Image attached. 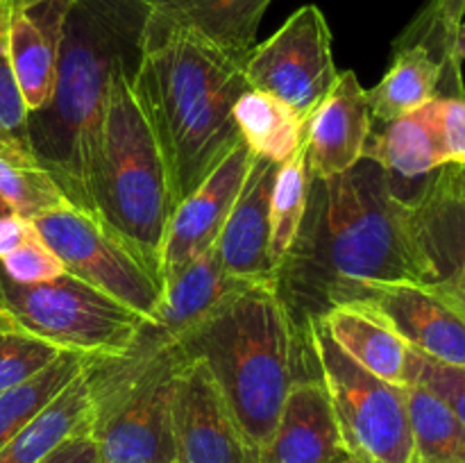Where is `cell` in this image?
<instances>
[{
  "instance_id": "obj_1",
  "label": "cell",
  "mask_w": 465,
  "mask_h": 463,
  "mask_svg": "<svg viewBox=\"0 0 465 463\" xmlns=\"http://www.w3.org/2000/svg\"><path fill=\"white\" fill-rule=\"evenodd\" d=\"M411 200L372 159L330 177H312L307 213L275 271V286L304 343L309 320L361 300L381 284H422ZM307 345V343H304Z\"/></svg>"
},
{
  "instance_id": "obj_2",
  "label": "cell",
  "mask_w": 465,
  "mask_h": 463,
  "mask_svg": "<svg viewBox=\"0 0 465 463\" xmlns=\"http://www.w3.org/2000/svg\"><path fill=\"white\" fill-rule=\"evenodd\" d=\"M150 0H73L50 103L27 116V141L73 207L95 216L94 171L112 77L139 66Z\"/></svg>"
},
{
  "instance_id": "obj_3",
  "label": "cell",
  "mask_w": 465,
  "mask_h": 463,
  "mask_svg": "<svg viewBox=\"0 0 465 463\" xmlns=\"http://www.w3.org/2000/svg\"><path fill=\"white\" fill-rule=\"evenodd\" d=\"M132 80L166 157L177 204L241 141L234 104L250 89L243 64L191 32L145 23Z\"/></svg>"
},
{
  "instance_id": "obj_4",
  "label": "cell",
  "mask_w": 465,
  "mask_h": 463,
  "mask_svg": "<svg viewBox=\"0 0 465 463\" xmlns=\"http://www.w3.org/2000/svg\"><path fill=\"white\" fill-rule=\"evenodd\" d=\"M186 361H200L216 381L241 431L262 448L275 429L298 359V339L275 280L257 281L213 309L177 343Z\"/></svg>"
},
{
  "instance_id": "obj_5",
  "label": "cell",
  "mask_w": 465,
  "mask_h": 463,
  "mask_svg": "<svg viewBox=\"0 0 465 463\" xmlns=\"http://www.w3.org/2000/svg\"><path fill=\"white\" fill-rule=\"evenodd\" d=\"M134 71L136 66H121L112 77L95 157L94 207L95 218L162 272V245L175 198L166 157L134 89Z\"/></svg>"
},
{
  "instance_id": "obj_6",
  "label": "cell",
  "mask_w": 465,
  "mask_h": 463,
  "mask_svg": "<svg viewBox=\"0 0 465 463\" xmlns=\"http://www.w3.org/2000/svg\"><path fill=\"white\" fill-rule=\"evenodd\" d=\"M257 281H245L223 268L216 250L191 261L163 284L157 313L141 322L121 354L84 359L94 425L114 411L141 381L180 352L177 343L227 298ZM91 425V427H94Z\"/></svg>"
},
{
  "instance_id": "obj_7",
  "label": "cell",
  "mask_w": 465,
  "mask_h": 463,
  "mask_svg": "<svg viewBox=\"0 0 465 463\" xmlns=\"http://www.w3.org/2000/svg\"><path fill=\"white\" fill-rule=\"evenodd\" d=\"M304 343L321 375L345 449L368 463H413L407 390L368 372L336 345L321 318L309 320Z\"/></svg>"
},
{
  "instance_id": "obj_8",
  "label": "cell",
  "mask_w": 465,
  "mask_h": 463,
  "mask_svg": "<svg viewBox=\"0 0 465 463\" xmlns=\"http://www.w3.org/2000/svg\"><path fill=\"white\" fill-rule=\"evenodd\" d=\"M0 309L32 334L84 357L121 354L148 320L66 271L39 284H18L0 268Z\"/></svg>"
},
{
  "instance_id": "obj_9",
  "label": "cell",
  "mask_w": 465,
  "mask_h": 463,
  "mask_svg": "<svg viewBox=\"0 0 465 463\" xmlns=\"http://www.w3.org/2000/svg\"><path fill=\"white\" fill-rule=\"evenodd\" d=\"M44 243L57 254L64 271L153 318L163 300V277L130 241L100 218L66 204L32 218Z\"/></svg>"
},
{
  "instance_id": "obj_10",
  "label": "cell",
  "mask_w": 465,
  "mask_h": 463,
  "mask_svg": "<svg viewBox=\"0 0 465 463\" xmlns=\"http://www.w3.org/2000/svg\"><path fill=\"white\" fill-rule=\"evenodd\" d=\"M243 73L250 89L275 95L307 118L339 77L325 14L316 5L300 7L271 39L254 45Z\"/></svg>"
},
{
  "instance_id": "obj_11",
  "label": "cell",
  "mask_w": 465,
  "mask_h": 463,
  "mask_svg": "<svg viewBox=\"0 0 465 463\" xmlns=\"http://www.w3.org/2000/svg\"><path fill=\"white\" fill-rule=\"evenodd\" d=\"M184 363L177 352L91 427L103 463H175L173 393Z\"/></svg>"
},
{
  "instance_id": "obj_12",
  "label": "cell",
  "mask_w": 465,
  "mask_h": 463,
  "mask_svg": "<svg viewBox=\"0 0 465 463\" xmlns=\"http://www.w3.org/2000/svg\"><path fill=\"white\" fill-rule=\"evenodd\" d=\"M175 463H259L216 381L200 361L180 368L173 393Z\"/></svg>"
},
{
  "instance_id": "obj_13",
  "label": "cell",
  "mask_w": 465,
  "mask_h": 463,
  "mask_svg": "<svg viewBox=\"0 0 465 463\" xmlns=\"http://www.w3.org/2000/svg\"><path fill=\"white\" fill-rule=\"evenodd\" d=\"M411 200L422 284L465 316V198L452 163L439 168Z\"/></svg>"
},
{
  "instance_id": "obj_14",
  "label": "cell",
  "mask_w": 465,
  "mask_h": 463,
  "mask_svg": "<svg viewBox=\"0 0 465 463\" xmlns=\"http://www.w3.org/2000/svg\"><path fill=\"white\" fill-rule=\"evenodd\" d=\"M252 157V150L239 141L225 159L175 204L162 245L163 284L191 261L212 252L243 189Z\"/></svg>"
},
{
  "instance_id": "obj_15",
  "label": "cell",
  "mask_w": 465,
  "mask_h": 463,
  "mask_svg": "<svg viewBox=\"0 0 465 463\" xmlns=\"http://www.w3.org/2000/svg\"><path fill=\"white\" fill-rule=\"evenodd\" d=\"M352 304L375 313L416 352L465 366V316L425 284H381Z\"/></svg>"
},
{
  "instance_id": "obj_16",
  "label": "cell",
  "mask_w": 465,
  "mask_h": 463,
  "mask_svg": "<svg viewBox=\"0 0 465 463\" xmlns=\"http://www.w3.org/2000/svg\"><path fill=\"white\" fill-rule=\"evenodd\" d=\"M372 132V113L366 89L357 73H339L325 98L304 118L302 148L316 180H330L363 159Z\"/></svg>"
},
{
  "instance_id": "obj_17",
  "label": "cell",
  "mask_w": 465,
  "mask_h": 463,
  "mask_svg": "<svg viewBox=\"0 0 465 463\" xmlns=\"http://www.w3.org/2000/svg\"><path fill=\"white\" fill-rule=\"evenodd\" d=\"M343 449L339 420L321 375H300L291 384L275 429L259 448V463H327Z\"/></svg>"
},
{
  "instance_id": "obj_18",
  "label": "cell",
  "mask_w": 465,
  "mask_h": 463,
  "mask_svg": "<svg viewBox=\"0 0 465 463\" xmlns=\"http://www.w3.org/2000/svg\"><path fill=\"white\" fill-rule=\"evenodd\" d=\"M73 0H12L9 50L27 112L50 103L57 80L64 25Z\"/></svg>"
},
{
  "instance_id": "obj_19",
  "label": "cell",
  "mask_w": 465,
  "mask_h": 463,
  "mask_svg": "<svg viewBox=\"0 0 465 463\" xmlns=\"http://www.w3.org/2000/svg\"><path fill=\"white\" fill-rule=\"evenodd\" d=\"M280 163L252 157L239 198L223 225L216 250L223 268L245 281L275 280L271 261V198Z\"/></svg>"
},
{
  "instance_id": "obj_20",
  "label": "cell",
  "mask_w": 465,
  "mask_h": 463,
  "mask_svg": "<svg viewBox=\"0 0 465 463\" xmlns=\"http://www.w3.org/2000/svg\"><path fill=\"white\" fill-rule=\"evenodd\" d=\"M272 0H150L148 25L182 30L245 64Z\"/></svg>"
},
{
  "instance_id": "obj_21",
  "label": "cell",
  "mask_w": 465,
  "mask_h": 463,
  "mask_svg": "<svg viewBox=\"0 0 465 463\" xmlns=\"http://www.w3.org/2000/svg\"><path fill=\"white\" fill-rule=\"evenodd\" d=\"M363 159H372L393 177L418 180L448 166L440 139L436 98L420 109L386 123L384 130L368 136Z\"/></svg>"
},
{
  "instance_id": "obj_22",
  "label": "cell",
  "mask_w": 465,
  "mask_h": 463,
  "mask_svg": "<svg viewBox=\"0 0 465 463\" xmlns=\"http://www.w3.org/2000/svg\"><path fill=\"white\" fill-rule=\"evenodd\" d=\"M321 320L352 361L391 384H409L411 348L375 313L354 304H343L330 309Z\"/></svg>"
},
{
  "instance_id": "obj_23",
  "label": "cell",
  "mask_w": 465,
  "mask_h": 463,
  "mask_svg": "<svg viewBox=\"0 0 465 463\" xmlns=\"http://www.w3.org/2000/svg\"><path fill=\"white\" fill-rule=\"evenodd\" d=\"M91 425L94 409L89 386L84 372H80L30 425L23 427L0 449V463H41L66 438L91 431Z\"/></svg>"
},
{
  "instance_id": "obj_24",
  "label": "cell",
  "mask_w": 465,
  "mask_h": 463,
  "mask_svg": "<svg viewBox=\"0 0 465 463\" xmlns=\"http://www.w3.org/2000/svg\"><path fill=\"white\" fill-rule=\"evenodd\" d=\"M443 71L418 45H393V62L372 89H366L372 121L391 123L439 98Z\"/></svg>"
},
{
  "instance_id": "obj_25",
  "label": "cell",
  "mask_w": 465,
  "mask_h": 463,
  "mask_svg": "<svg viewBox=\"0 0 465 463\" xmlns=\"http://www.w3.org/2000/svg\"><path fill=\"white\" fill-rule=\"evenodd\" d=\"M234 123L254 157L284 163L302 148L304 118L263 91L248 89L241 94L234 104Z\"/></svg>"
},
{
  "instance_id": "obj_26",
  "label": "cell",
  "mask_w": 465,
  "mask_h": 463,
  "mask_svg": "<svg viewBox=\"0 0 465 463\" xmlns=\"http://www.w3.org/2000/svg\"><path fill=\"white\" fill-rule=\"evenodd\" d=\"M0 195L25 218L71 204L27 141L0 130Z\"/></svg>"
},
{
  "instance_id": "obj_27",
  "label": "cell",
  "mask_w": 465,
  "mask_h": 463,
  "mask_svg": "<svg viewBox=\"0 0 465 463\" xmlns=\"http://www.w3.org/2000/svg\"><path fill=\"white\" fill-rule=\"evenodd\" d=\"M463 12L465 0H430L393 41V45H418L439 64L443 71L439 98H465L461 59L457 54Z\"/></svg>"
},
{
  "instance_id": "obj_28",
  "label": "cell",
  "mask_w": 465,
  "mask_h": 463,
  "mask_svg": "<svg viewBox=\"0 0 465 463\" xmlns=\"http://www.w3.org/2000/svg\"><path fill=\"white\" fill-rule=\"evenodd\" d=\"M404 390L418 463H465V425L457 413L425 386Z\"/></svg>"
},
{
  "instance_id": "obj_29",
  "label": "cell",
  "mask_w": 465,
  "mask_h": 463,
  "mask_svg": "<svg viewBox=\"0 0 465 463\" xmlns=\"http://www.w3.org/2000/svg\"><path fill=\"white\" fill-rule=\"evenodd\" d=\"M84 359L80 352H64L39 375L0 393V449L80 375Z\"/></svg>"
},
{
  "instance_id": "obj_30",
  "label": "cell",
  "mask_w": 465,
  "mask_h": 463,
  "mask_svg": "<svg viewBox=\"0 0 465 463\" xmlns=\"http://www.w3.org/2000/svg\"><path fill=\"white\" fill-rule=\"evenodd\" d=\"M312 171H309L304 148L284 163H280L271 198V261L272 271L282 263L298 236L302 218L307 213Z\"/></svg>"
},
{
  "instance_id": "obj_31",
  "label": "cell",
  "mask_w": 465,
  "mask_h": 463,
  "mask_svg": "<svg viewBox=\"0 0 465 463\" xmlns=\"http://www.w3.org/2000/svg\"><path fill=\"white\" fill-rule=\"evenodd\" d=\"M68 350L32 334L12 313L0 309V393L39 375Z\"/></svg>"
},
{
  "instance_id": "obj_32",
  "label": "cell",
  "mask_w": 465,
  "mask_h": 463,
  "mask_svg": "<svg viewBox=\"0 0 465 463\" xmlns=\"http://www.w3.org/2000/svg\"><path fill=\"white\" fill-rule=\"evenodd\" d=\"M9 14H12V0H0V130L27 141L30 112L14 75L12 50H9Z\"/></svg>"
},
{
  "instance_id": "obj_33",
  "label": "cell",
  "mask_w": 465,
  "mask_h": 463,
  "mask_svg": "<svg viewBox=\"0 0 465 463\" xmlns=\"http://www.w3.org/2000/svg\"><path fill=\"white\" fill-rule=\"evenodd\" d=\"M409 384H420L430 389L436 398L443 399L457 413L459 420L465 425V366L440 363L411 348Z\"/></svg>"
},
{
  "instance_id": "obj_34",
  "label": "cell",
  "mask_w": 465,
  "mask_h": 463,
  "mask_svg": "<svg viewBox=\"0 0 465 463\" xmlns=\"http://www.w3.org/2000/svg\"><path fill=\"white\" fill-rule=\"evenodd\" d=\"M0 268L9 280L18 284H39V281L54 280L62 275L64 266L57 259V254L44 243L39 234L16 248L14 252L5 254L0 259Z\"/></svg>"
},
{
  "instance_id": "obj_35",
  "label": "cell",
  "mask_w": 465,
  "mask_h": 463,
  "mask_svg": "<svg viewBox=\"0 0 465 463\" xmlns=\"http://www.w3.org/2000/svg\"><path fill=\"white\" fill-rule=\"evenodd\" d=\"M436 112L448 163L465 168V98H436Z\"/></svg>"
},
{
  "instance_id": "obj_36",
  "label": "cell",
  "mask_w": 465,
  "mask_h": 463,
  "mask_svg": "<svg viewBox=\"0 0 465 463\" xmlns=\"http://www.w3.org/2000/svg\"><path fill=\"white\" fill-rule=\"evenodd\" d=\"M41 463H103V458L91 431H84L57 445Z\"/></svg>"
},
{
  "instance_id": "obj_37",
  "label": "cell",
  "mask_w": 465,
  "mask_h": 463,
  "mask_svg": "<svg viewBox=\"0 0 465 463\" xmlns=\"http://www.w3.org/2000/svg\"><path fill=\"white\" fill-rule=\"evenodd\" d=\"M36 234L39 232L30 218L18 216V213H7V216L0 218V259L21 248L30 239H35Z\"/></svg>"
},
{
  "instance_id": "obj_38",
  "label": "cell",
  "mask_w": 465,
  "mask_h": 463,
  "mask_svg": "<svg viewBox=\"0 0 465 463\" xmlns=\"http://www.w3.org/2000/svg\"><path fill=\"white\" fill-rule=\"evenodd\" d=\"M327 463H368V461L366 458L359 457V454L350 452V449H343V452H339L334 458H330Z\"/></svg>"
},
{
  "instance_id": "obj_39",
  "label": "cell",
  "mask_w": 465,
  "mask_h": 463,
  "mask_svg": "<svg viewBox=\"0 0 465 463\" xmlns=\"http://www.w3.org/2000/svg\"><path fill=\"white\" fill-rule=\"evenodd\" d=\"M457 54L461 62H465V21L459 27V34H457Z\"/></svg>"
},
{
  "instance_id": "obj_40",
  "label": "cell",
  "mask_w": 465,
  "mask_h": 463,
  "mask_svg": "<svg viewBox=\"0 0 465 463\" xmlns=\"http://www.w3.org/2000/svg\"><path fill=\"white\" fill-rule=\"evenodd\" d=\"M454 166V163H452ZM454 171H457V186L459 191H461V195L465 198V168L463 166H454Z\"/></svg>"
},
{
  "instance_id": "obj_41",
  "label": "cell",
  "mask_w": 465,
  "mask_h": 463,
  "mask_svg": "<svg viewBox=\"0 0 465 463\" xmlns=\"http://www.w3.org/2000/svg\"><path fill=\"white\" fill-rule=\"evenodd\" d=\"M7 213H16V212H14V209L9 207L7 202H5V200H3V195H0V218H3V216H7Z\"/></svg>"
},
{
  "instance_id": "obj_42",
  "label": "cell",
  "mask_w": 465,
  "mask_h": 463,
  "mask_svg": "<svg viewBox=\"0 0 465 463\" xmlns=\"http://www.w3.org/2000/svg\"><path fill=\"white\" fill-rule=\"evenodd\" d=\"M413 463H418V458H416V461H413Z\"/></svg>"
}]
</instances>
